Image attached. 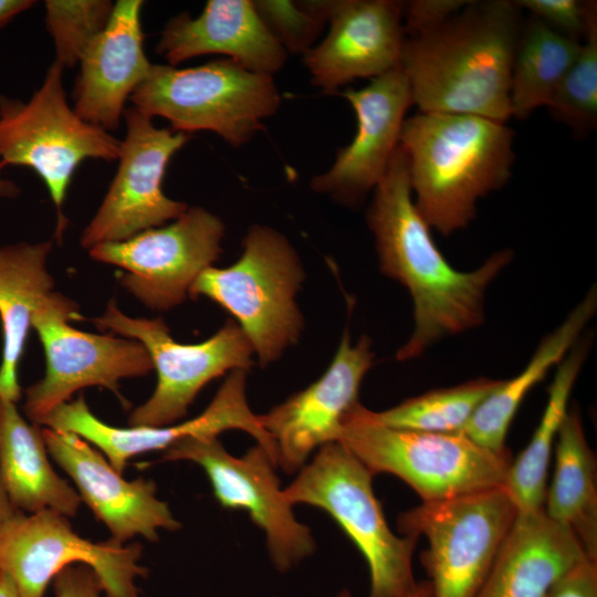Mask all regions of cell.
Returning <instances> with one entry per match:
<instances>
[{
    "mask_svg": "<svg viewBox=\"0 0 597 597\" xmlns=\"http://www.w3.org/2000/svg\"><path fill=\"white\" fill-rule=\"evenodd\" d=\"M0 468L8 496L15 510L77 514L78 492L53 469L42 428L28 422L17 404L0 399Z\"/></svg>",
    "mask_w": 597,
    "mask_h": 597,
    "instance_id": "d4e9b609",
    "label": "cell"
},
{
    "mask_svg": "<svg viewBox=\"0 0 597 597\" xmlns=\"http://www.w3.org/2000/svg\"><path fill=\"white\" fill-rule=\"evenodd\" d=\"M34 3L32 0H0V29Z\"/></svg>",
    "mask_w": 597,
    "mask_h": 597,
    "instance_id": "74e56055",
    "label": "cell"
},
{
    "mask_svg": "<svg viewBox=\"0 0 597 597\" xmlns=\"http://www.w3.org/2000/svg\"><path fill=\"white\" fill-rule=\"evenodd\" d=\"M545 597H597V562L585 558L551 587Z\"/></svg>",
    "mask_w": 597,
    "mask_h": 597,
    "instance_id": "8d00e7d4",
    "label": "cell"
},
{
    "mask_svg": "<svg viewBox=\"0 0 597 597\" xmlns=\"http://www.w3.org/2000/svg\"><path fill=\"white\" fill-rule=\"evenodd\" d=\"M366 219L380 272L405 286L412 300L413 329L397 350V360L418 358L441 339L484 322L486 289L511 263L514 252H494L473 271L452 268L415 206L399 146L373 191Z\"/></svg>",
    "mask_w": 597,
    "mask_h": 597,
    "instance_id": "6da1fadb",
    "label": "cell"
},
{
    "mask_svg": "<svg viewBox=\"0 0 597 597\" xmlns=\"http://www.w3.org/2000/svg\"><path fill=\"white\" fill-rule=\"evenodd\" d=\"M52 241L18 242L0 247V323L2 354L0 399L18 402L22 390L18 367L23 357L33 316L53 292L48 269Z\"/></svg>",
    "mask_w": 597,
    "mask_h": 597,
    "instance_id": "cb8c5ba5",
    "label": "cell"
},
{
    "mask_svg": "<svg viewBox=\"0 0 597 597\" xmlns=\"http://www.w3.org/2000/svg\"><path fill=\"white\" fill-rule=\"evenodd\" d=\"M164 461H191L207 473L218 502L245 510L266 535L271 559L286 572L315 549L308 526L298 522L264 448L256 444L242 457L229 453L217 436L186 438L163 451Z\"/></svg>",
    "mask_w": 597,
    "mask_h": 597,
    "instance_id": "5bb4252c",
    "label": "cell"
},
{
    "mask_svg": "<svg viewBox=\"0 0 597 597\" xmlns=\"http://www.w3.org/2000/svg\"><path fill=\"white\" fill-rule=\"evenodd\" d=\"M15 512L18 510L12 505L8 496L0 468V530Z\"/></svg>",
    "mask_w": 597,
    "mask_h": 597,
    "instance_id": "f35d334b",
    "label": "cell"
},
{
    "mask_svg": "<svg viewBox=\"0 0 597 597\" xmlns=\"http://www.w3.org/2000/svg\"><path fill=\"white\" fill-rule=\"evenodd\" d=\"M359 402L346 415L337 442L375 476L406 482L422 502H439L504 486L510 450L494 452L462 433L396 429L366 417Z\"/></svg>",
    "mask_w": 597,
    "mask_h": 597,
    "instance_id": "5b68a950",
    "label": "cell"
},
{
    "mask_svg": "<svg viewBox=\"0 0 597 597\" xmlns=\"http://www.w3.org/2000/svg\"><path fill=\"white\" fill-rule=\"evenodd\" d=\"M374 360L371 339L362 335L353 345L345 329L326 371L260 415L275 443L277 467L286 473L300 471L314 450L338 441L346 415L359 402L362 381Z\"/></svg>",
    "mask_w": 597,
    "mask_h": 597,
    "instance_id": "e0dca14e",
    "label": "cell"
},
{
    "mask_svg": "<svg viewBox=\"0 0 597 597\" xmlns=\"http://www.w3.org/2000/svg\"><path fill=\"white\" fill-rule=\"evenodd\" d=\"M142 0H118L105 29L80 60L73 90L75 113L106 132L115 130L125 103L147 77L151 63L144 52Z\"/></svg>",
    "mask_w": 597,
    "mask_h": 597,
    "instance_id": "44dd1931",
    "label": "cell"
},
{
    "mask_svg": "<svg viewBox=\"0 0 597 597\" xmlns=\"http://www.w3.org/2000/svg\"><path fill=\"white\" fill-rule=\"evenodd\" d=\"M55 597H106L95 572L86 565L73 564L53 578Z\"/></svg>",
    "mask_w": 597,
    "mask_h": 597,
    "instance_id": "d590c367",
    "label": "cell"
},
{
    "mask_svg": "<svg viewBox=\"0 0 597 597\" xmlns=\"http://www.w3.org/2000/svg\"><path fill=\"white\" fill-rule=\"evenodd\" d=\"M247 369L229 373L208 407L192 419L164 427H115L97 418L83 395L55 408L41 427L76 433L97 448L123 474L135 455L167 450L175 443L200 436L241 430L252 436L276 463V447L247 399ZM277 465V463H276Z\"/></svg>",
    "mask_w": 597,
    "mask_h": 597,
    "instance_id": "2e32d148",
    "label": "cell"
},
{
    "mask_svg": "<svg viewBox=\"0 0 597 597\" xmlns=\"http://www.w3.org/2000/svg\"><path fill=\"white\" fill-rule=\"evenodd\" d=\"M44 7L55 61L63 67H74L107 25L114 3L109 0H48Z\"/></svg>",
    "mask_w": 597,
    "mask_h": 597,
    "instance_id": "1f68e13d",
    "label": "cell"
},
{
    "mask_svg": "<svg viewBox=\"0 0 597 597\" xmlns=\"http://www.w3.org/2000/svg\"><path fill=\"white\" fill-rule=\"evenodd\" d=\"M156 50L172 66L198 55L223 54L269 75L280 71L287 56L250 0H209L196 18L186 12L174 17Z\"/></svg>",
    "mask_w": 597,
    "mask_h": 597,
    "instance_id": "7402d4cb",
    "label": "cell"
},
{
    "mask_svg": "<svg viewBox=\"0 0 597 597\" xmlns=\"http://www.w3.org/2000/svg\"><path fill=\"white\" fill-rule=\"evenodd\" d=\"M130 100L150 117L166 118L175 132H213L233 147L262 130L282 102L272 75L231 59L185 69L153 64Z\"/></svg>",
    "mask_w": 597,
    "mask_h": 597,
    "instance_id": "8992f818",
    "label": "cell"
},
{
    "mask_svg": "<svg viewBox=\"0 0 597 597\" xmlns=\"http://www.w3.org/2000/svg\"><path fill=\"white\" fill-rule=\"evenodd\" d=\"M486 377L430 390L408 398L384 411L364 408L367 418L379 425L405 430L459 433L480 404L501 384Z\"/></svg>",
    "mask_w": 597,
    "mask_h": 597,
    "instance_id": "f546056e",
    "label": "cell"
},
{
    "mask_svg": "<svg viewBox=\"0 0 597 597\" xmlns=\"http://www.w3.org/2000/svg\"><path fill=\"white\" fill-rule=\"evenodd\" d=\"M305 279L298 254L289 240L268 226L250 227L241 256L228 268L210 266L190 289L234 317L260 365L280 359L295 344L304 322L295 296Z\"/></svg>",
    "mask_w": 597,
    "mask_h": 597,
    "instance_id": "277c9868",
    "label": "cell"
},
{
    "mask_svg": "<svg viewBox=\"0 0 597 597\" xmlns=\"http://www.w3.org/2000/svg\"><path fill=\"white\" fill-rule=\"evenodd\" d=\"M469 3L468 0H413L404 3V30L408 36L430 32Z\"/></svg>",
    "mask_w": 597,
    "mask_h": 597,
    "instance_id": "e575fe53",
    "label": "cell"
},
{
    "mask_svg": "<svg viewBox=\"0 0 597 597\" xmlns=\"http://www.w3.org/2000/svg\"><path fill=\"white\" fill-rule=\"evenodd\" d=\"M585 558L574 533L543 509L517 512L476 597H545Z\"/></svg>",
    "mask_w": 597,
    "mask_h": 597,
    "instance_id": "603a6c76",
    "label": "cell"
},
{
    "mask_svg": "<svg viewBox=\"0 0 597 597\" xmlns=\"http://www.w3.org/2000/svg\"><path fill=\"white\" fill-rule=\"evenodd\" d=\"M124 119L126 134L116 174L81 235V245L88 250L164 226L188 209L164 193L163 180L169 160L189 135L156 127L153 117L135 106L125 109Z\"/></svg>",
    "mask_w": 597,
    "mask_h": 597,
    "instance_id": "9a60e30c",
    "label": "cell"
},
{
    "mask_svg": "<svg viewBox=\"0 0 597 597\" xmlns=\"http://www.w3.org/2000/svg\"><path fill=\"white\" fill-rule=\"evenodd\" d=\"M515 1H469L439 28L406 36L400 67L419 112L512 117L510 82L522 29Z\"/></svg>",
    "mask_w": 597,
    "mask_h": 597,
    "instance_id": "7a4b0ae2",
    "label": "cell"
},
{
    "mask_svg": "<svg viewBox=\"0 0 597 597\" xmlns=\"http://www.w3.org/2000/svg\"><path fill=\"white\" fill-rule=\"evenodd\" d=\"M0 597H21L13 579L0 570Z\"/></svg>",
    "mask_w": 597,
    "mask_h": 597,
    "instance_id": "ab89813d",
    "label": "cell"
},
{
    "mask_svg": "<svg viewBox=\"0 0 597 597\" xmlns=\"http://www.w3.org/2000/svg\"><path fill=\"white\" fill-rule=\"evenodd\" d=\"M342 95L356 114V133L338 150L333 165L312 178L311 188L343 206L356 207L384 177L399 146L412 98L400 65L373 78L367 86L348 88Z\"/></svg>",
    "mask_w": 597,
    "mask_h": 597,
    "instance_id": "ac0fdd59",
    "label": "cell"
},
{
    "mask_svg": "<svg viewBox=\"0 0 597 597\" xmlns=\"http://www.w3.org/2000/svg\"><path fill=\"white\" fill-rule=\"evenodd\" d=\"M547 108L575 136L588 135L597 125V17L582 41L579 53L564 75Z\"/></svg>",
    "mask_w": 597,
    "mask_h": 597,
    "instance_id": "4dcf8cb0",
    "label": "cell"
},
{
    "mask_svg": "<svg viewBox=\"0 0 597 597\" xmlns=\"http://www.w3.org/2000/svg\"><path fill=\"white\" fill-rule=\"evenodd\" d=\"M515 3L552 30L579 42L597 17L596 1L519 0Z\"/></svg>",
    "mask_w": 597,
    "mask_h": 597,
    "instance_id": "836d02e7",
    "label": "cell"
},
{
    "mask_svg": "<svg viewBox=\"0 0 597 597\" xmlns=\"http://www.w3.org/2000/svg\"><path fill=\"white\" fill-rule=\"evenodd\" d=\"M596 311L597 291L591 287L563 323L540 342L525 368L512 379H502L459 433L491 451H507L506 433L524 397L564 359Z\"/></svg>",
    "mask_w": 597,
    "mask_h": 597,
    "instance_id": "484cf974",
    "label": "cell"
},
{
    "mask_svg": "<svg viewBox=\"0 0 597 597\" xmlns=\"http://www.w3.org/2000/svg\"><path fill=\"white\" fill-rule=\"evenodd\" d=\"M516 514L502 486L422 502L402 512L397 524L404 535L428 540L420 561L432 597H476Z\"/></svg>",
    "mask_w": 597,
    "mask_h": 597,
    "instance_id": "9c48e42d",
    "label": "cell"
},
{
    "mask_svg": "<svg viewBox=\"0 0 597 597\" xmlns=\"http://www.w3.org/2000/svg\"><path fill=\"white\" fill-rule=\"evenodd\" d=\"M49 455L72 479L82 502L109 531L126 543L136 536L158 541V531L181 527L168 504L157 498L153 480L127 481L105 455L76 433L42 427Z\"/></svg>",
    "mask_w": 597,
    "mask_h": 597,
    "instance_id": "d6986e66",
    "label": "cell"
},
{
    "mask_svg": "<svg viewBox=\"0 0 597 597\" xmlns=\"http://www.w3.org/2000/svg\"><path fill=\"white\" fill-rule=\"evenodd\" d=\"M269 31L293 54H305L328 22L332 1H253Z\"/></svg>",
    "mask_w": 597,
    "mask_h": 597,
    "instance_id": "d6a6232c",
    "label": "cell"
},
{
    "mask_svg": "<svg viewBox=\"0 0 597 597\" xmlns=\"http://www.w3.org/2000/svg\"><path fill=\"white\" fill-rule=\"evenodd\" d=\"M404 2L334 0L325 39L303 55L311 82L333 93L356 78H375L400 65L406 39Z\"/></svg>",
    "mask_w": 597,
    "mask_h": 597,
    "instance_id": "ffe728a7",
    "label": "cell"
},
{
    "mask_svg": "<svg viewBox=\"0 0 597 597\" xmlns=\"http://www.w3.org/2000/svg\"><path fill=\"white\" fill-rule=\"evenodd\" d=\"M371 472L341 442L321 447L283 489L292 504L327 512L365 557L370 597H404L417 586L412 555L418 538L397 536L373 490Z\"/></svg>",
    "mask_w": 597,
    "mask_h": 597,
    "instance_id": "52a82bcc",
    "label": "cell"
},
{
    "mask_svg": "<svg viewBox=\"0 0 597 597\" xmlns=\"http://www.w3.org/2000/svg\"><path fill=\"white\" fill-rule=\"evenodd\" d=\"M222 220L191 207L169 224L88 250L92 259L125 270L121 285L145 306L168 311L187 297L196 280L222 252Z\"/></svg>",
    "mask_w": 597,
    "mask_h": 597,
    "instance_id": "4fadbf2b",
    "label": "cell"
},
{
    "mask_svg": "<svg viewBox=\"0 0 597 597\" xmlns=\"http://www.w3.org/2000/svg\"><path fill=\"white\" fill-rule=\"evenodd\" d=\"M555 467L543 510L569 528L597 562V465L577 409L567 411L556 437Z\"/></svg>",
    "mask_w": 597,
    "mask_h": 597,
    "instance_id": "4316f807",
    "label": "cell"
},
{
    "mask_svg": "<svg viewBox=\"0 0 597 597\" xmlns=\"http://www.w3.org/2000/svg\"><path fill=\"white\" fill-rule=\"evenodd\" d=\"M142 552L140 543L84 538L66 516L51 510L18 511L0 530V570L13 579L21 597H43L54 576L73 564L92 568L106 597H140L135 579L147 575L139 564Z\"/></svg>",
    "mask_w": 597,
    "mask_h": 597,
    "instance_id": "7c38bea8",
    "label": "cell"
},
{
    "mask_svg": "<svg viewBox=\"0 0 597 597\" xmlns=\"http://www.w3.org/2000/svg\"><path fill=\"white\" fill-rule=\"evenodd\" d=\"M4 167L6 165L0 161V198H15L20 193V188L12 180L2 177L1 171Z\"/></svg>",
    "mask_w": 597,
    "mask_h": 597,
    "instance_id": "60d3db41",
    "label": "cell"
},
{
    "mask_svg": "<svg viewBox=\"0 0 597 597\" xmlns=\"http://www.w3.org/2000/svg\"><path fill=\"white\" fill-rule=\"evenodd\" d=\"M81 318L77 304L59 292L49 294L36 310L32 327L45 355V373L24 390L23 410L38 426L73 394L88 387L113 391L123 402L119 381L143 377L154 367L136 339L93 334L71 326Z\"/></svg>",
    "mask_w": 597,
    "mask_h": 597,
    "instance_id": "30bf717a",
    "label": "cell"
},
{
    "mask_svg": "<svg viewBox=\"0 0 597 597\" xmlns=\"http://www.w3.org/2000/svg\"><path fill=\"white\" fill-rule=\"evenodd\" d=\"M63 69L54 61L29 101L0 95V161L28 167L44 182L57 213L56 238L67 224L62 207L77 167L88 158L118 159L121 151V140L69 105Z\"/></svg>",
    "mask_w": 597,
    "mask_h": 597,
    "instance_id": "ba28073f",
    "label": "cell"
},
{
    "mask_svg": "<svg viewBox=\"0 0 597 597\" xmlns=\"http://www.w3.org/2000/svg\"><path fill=\"white\" fill-rule=\"evenodd\" d=\"M514 135L505 122L471 114L406 117L399 147L415 206L430 229L450 235L471 223L478 200L512 175Z\"/></svg>",
    "mask_w": 597,
    "mask_h": 597,
    "instance_id": "3957f363",
    "label": "cell"
},
{
    "mask_svg": "<svg viewBox=\"0 0 597 597\" xmlns=\"http://www.w3.org/2000/svg\"><path fill=\"white\" fill-rule=\"evenodd\" d=\"M580 45L535 18L523 22L511 71L512 117L525 119L536 108L548 106Z\"/></svg>",
    "mask_w": 597,
    "mask_h": 597,
    "instance_id": "f1b7e54d",
    "label": "cell"
},
{
    "mask_svg": "<svg viewBox=\"0 0 597 597\" xmlns=\"http://www.w3.org/2000/svg\"><path fill=\"white\" fill-rule=\"evenodd\" d=\"M337 597H353L348 590H343ZM404 597H432L431 586L428 580L417 583L415 589Z\"/></svg>",
    "mask_w": 597,
    "mask_h": 597,
    "instance_id": "b9f144b4",
    "label": "cell"
},
{
    "mask_svg": "<svg viewBox=\"0 0 597 597\" xmlns=\"http://www.w3.org/2000/svg\"><path fill=\"white\" fill-rule=\"evenodd\" d=\"M92 322L100 331L142 343L157 373L154 392L130 412L129 427H164L178 422L208 383L227 371L249 370L253 364V347L231 318L198 344L177 342L163 318L128 316L115 301Z\"/></svg>",
    "mask_w": 597,
    "mask_h": 597,
    "instance_id": "8fae6325",
    "label": "cell"
},
{
    "mask_svg": "<svg viewBox=\"0 0 597 597\" xmlns=\"http://www.w3.org/2000/svg\"><path fill=\"white\" fill-rule=\"evenodd\" d=\"M590 343L589 339H578L557 365L540 423L525 449L512 460L504 489L517 512L543 509L553 444L567 413L568 399L587 358Z\"/></svg>",
    "mask_w": 597,
    "mask_h": 597,
    "instance_id": "83f0119b",
    "label": "cell"
}]
</instances>
